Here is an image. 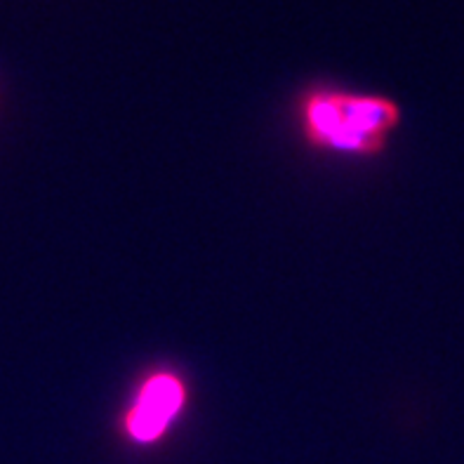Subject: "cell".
<instances>
[{
    "mask_svg": "<svg viewBox=\"0 0 464 464\" xmlns=\"http://www.w3.org/2000/svg\"><path fill=\"white\" fill-rule=\"evenodd\" d=\"M403 123L399 102L384 94L337 88L306 90L297 102V128L316 151L377 159Z\"/></svg>",
    "mask_w": 464,
    "mask_h": 464,
    "instance_id": "cell-1",
    "label": "cell"
},
{
    "mask_svg": "<svg viewBox=\"0 0 464 464\" xmlns=\"http://www.w3.org/2000/svg\"><path fill=\"white\" fill-rule=\"evenodd\" d=\"M188 406L187 377L175 368H156L141 377L118 418V431L130 446L153 448L170 436Z\"/></svg>",
    "mask_w": 464,
    "mask_h": 464,
    "instance_id": "cell-2",
    "label": "cell"
}]
</instances>
